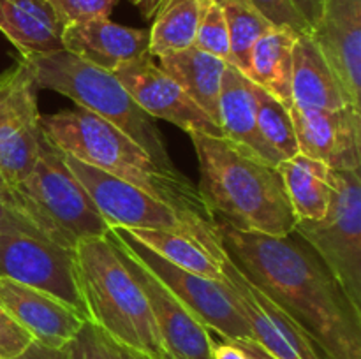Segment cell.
Instances as JSON below:
<instances>
[{"instance_id":"52a82bcc","label":"cell","mask_w":361,"mask_h":359,"mask_svg":"<svg viewBox=\"0 0 361 359\" xmlns=\"http://www.w3.org/2000/svg\"><path fill=\"white\" fill-rule=\"evenodd\" d=\"M335 192L321 220L296 222L295 232L317 253L353 305L361 310V176L334 171Z\"/></svg>"},{"instance_id":"ba28073f","label":"cell","mask_w":361,"mask_h":359,"mask_svg":"<svg viewBox=\"0 0 361 359\" xmlns=\"http://www.w3.org/2000/svg\"><path fill=\"white\" fill-rule=\"evenodd\" d=\"M63 153V151H62ZM63 160L94 201L109 229H159L192 236L207 248L217 234V224L192 222L164 201L101 169L63 153Z\"/></svg>"},{"instance_id":"e575fe53","label":"cell","mask_w":361,"mask_h":359,"mask_svg":"<svg viewBox=\"0 0 361 359\" xmlns=\"http://www.w3.org/2000/svg\"><path fill=\"white\" fill-rule=\"evenodd\" d=\"M14 359H74V355L69 347L53 348V347H46V345L39 344V341L34 340L30 341V345H28V347Z\"/></svg>"},{"instance_id":"484cf974","label":"cell","mask_w":361,"mask_h":359,"mask_svg":"<svg viewBox=\"0 0 361 359\" xmlns=\"http://www.w3.org/2000/svg\"><path fill=\"white\" fill-rule=\"evenodd\" d=\"M201 0H173L157 16L150 30L148 55L152 58L171 55L194 46L200 23Z\"/></svg>"},{"instance_id":"8fae6325","label":"cell","mask_w":361,"mask_h":359,"mask_svg":"<svg viewBox=\"0 0 361 359\" xmlns=\"http://www.w3.org/2000/svg\"><path fill=\"white\" fill-rule=\"evenodd\" d=\"M109 238L122 256L123 264L140 284L154 313L162 344L169 359H214L215 341L196 315L162 284L157 275L109 229Z\"/></svg>"},{"instance_id":"83f0119b","label":"cell","mask_w":361,"mask_h":359,"mask_svg":"<svg viewBox=\"0 0 361 359\" xmlns=\"http://www.w3.org/2000/svg\"><path fill=\"white\" fill-rule=\"evenodd\" d=\"M256 95V118L257 130L264 143L277 153L281 160L291 158L298 153L295 123H293L289 108L271 97L259 87L254 90Z\"/></svg>"},{"instance_id":"f35d334b","label":"cell","mask_w":361,"mask_h":359,"mask_svg":"<svg viewBox=\"0 0 361 359\" xmlns=\"http://www.w3.org/2000/svg\"><path fill=\"white\" fill-rule=\"evenodd\" d=\"M233 344L238 345V347L242 348V351L245 352L250 359H275L274 355L268 354V352L254 340H235Z\"/></svg>"},{"instance_id":"ac0fdd59","label":"cell","mask_w":361,"mask_h":359,"mask_svg":"<svg viewBox=\"0 0 361 359\" xmlns=\"http://www.w3.org/2000/svg\"><path fill=\"white\" fill-rule=\"evenodd\" d=\"M62 46L85 62L113 73L122 63L148 55L150 30L99 18L63 27Z\"/></svg>"},{"instance_id":"74e56055","label":"cell","mask_w":361,"mask_h":359,"mask_svg":"<svg viewBox=\"0 0 361 359\" xmlns=\"http://www.w3.org/2000/svg\"><path fill=\"white\" fill-rule=\"evenodd\" d=\"M214 359H250L238 345H235L233 341H221V344H215L214 347Z\"/></svg>"},{"instance_id":"603a6c76","label":"cell","mask_w":361,"mask_h":359,"mask_svg":"<svg viewBox=\"0 0 361 359\" xmlns=\"http://www.w3.org/2000/svg\"><path fill=\"white\" fill-rule=\"evenodd\" d=\"M277 168L296 220H321L335 192L334 169L302 153L286 158Z\"/></svg>"},{"instance_id":"30bf717a","label":"cell","mask_w":361,"mask_h":359,"mask_svg":"<svg viewBox=\"0 0 361 359\" xmlns=\"http://www.w3.org/2000/svg\"><path fill=\"white\" fill-rule=\"evenodd\" d=\"M111 231L129 245V248L157 275L159 280L200 319L208 331H215L228 341L254 340L249 322L224 278L214 280L175 266L141 245L127 229Z\"/></svg>"},{"instance_id":"836d02e7","label":"cell","mask_w":361,"mask_h":359,"mask_svg":"<svg viewBox=\"0 0 361 359\" xmlns=\"http://www.w3.org/2000/svg\"><path fill=\"white\" fill-rule=\"evenodd\" d=\"M30 341H34V338L0 308V359H14Z\"/></svg>"},{"instance_id":"e0dca14e","label":"cell","mask_w":361,"mask_h":359,"mask_svg":"<svg viewBox=\"0 0 361 359\" xmlns=\"http://www.w3.org/2000/svg\"><path fill=\"white\" fill-rule=\"evenodd\" d=\"M310 34L351 106L361 111V0H324L323 13Z\"/></svg>"},{"instance_id":"f546056e","label":"cell","mask_w":361,"mask_h":359,"mask_svg":"<svg viewBox=\"0 0 361 359\" xmlns=\"http://www.w3.org/2000/svg\"><path fill=\"white\" fill-rule=\"evenodd\" d=\"M194 46L231 63L228 25L219 0H201L200 23H197Z\"/></svg>"},{"instance_id":"ffe728a7","label":"cell","mask_w":361,"mask_h":359,"mask_svg":"<svg viewBox=\"0 0 361 359\" xmlns=\"http://www.w3.org/2000/svg\"><path fill=\"white\" fill-rule=\"evenodd\" d=\"M256 84L238 69L228 63L222 76L219 97V129L226 139L279 165L281 158L259 136L256 118Z\"/></svg>"},{"instance_id":"d4e9b609","label":"cell","mask_w":361,"mask_h":359,"mask_svg":"<svg viewBox=\"0 0 361 359\" xmlns=\"http://www.w3.org/2000/svg\"><path fill=\"white\" fill-rule=\"evenodd\" d=\"M129 232L141 245L150 248L168 263L201 275V277L222 280V271L217 259L192 236L182 234V232L159 231V229H134Z\"/></svg>"},{"instance_id":"d6a6232c","label":"cell","mask_w":361,"mask_h":359,"mask_svg":"<svg viewBox=\"0 0 361 359\" xmlns=\"http://www.w3.org/2000/svg\"><path fill=\"white\" fill-rule=\"evenodd\" d=\"M13 229L41 234L34 222L25 213L21 204L18 203L13 189H9L7 185H0V231H13Z\"/></svg>"},{"instance_id":"d590c367","label":"cell","mask_w":361,"mask_h":359,"mask_svg":"<svg viewBox=\"0 0 361 359\" xmlns=\"http://www.w3.org/2000/svg\"><path fill=\"white\" fill-rule=\"evenodd\" d=\"M291 2L296 7V11L302 14L303 20L309 23L310 30H312L317 21H319L321 13H323L324 0H291Z\"/></svg>"},{"instance_id":"8d00e7d4","label":"cell","mask_w":361,"mask_h":359,"mask_svg":"<svg viewBox=\"0 0 361 359\" xmlns=\"http://www.w3.org/2000/svg\"><path fill=\"white\" fill-rule=\"evenodd\" d=\"M129 2L140 11V14L145 20H154V18L157 16L169 2H173V0H129Z\"/></svg>"},{"instance_id":"5b68a950","label":"cell","mask_w":361,"mask_h":359,"mask_svg":"<svg viewBox=\"0 0 361 359\" xmlns=\"http://www.w3.org/2000/svg\"><path fill=\"white\" fill-rule=\"evenodd\" d=\"M30 70L35 87L53 90L115 125L140 144L159 165L178 171L166 148L155 118L137 106L123 84L108 70L85 62L80 56L60 51L21 58Z\"/></svg>"},{"instance_id":"4dcf8cb0","label":"cell","mask_w":361,"mask_h":359,"mask_svg":"<svg viewBox=\"0 0 361 359\" xmlns=\"http://www.w3.org/2000/svg\"><path fill=\"white\" fill-rule=\"evenodd\" d=\"M63 27L109 18L118 0H49Z\"/></svg>"},{"instance_id":"f1b7e54d","label":"cell","mask_w":361,"mask_h":359,"mask_svg":"<svg viewBox=\"0 0 361 359\" xmlns=\"http://www.w3.org/2000/svg\"><path fill=\"white\" fill-rule=\"evenodd\" d=\"M67 347L74 359H148L147 355L116 341L92 320L81 326L80 333Z\"/></svg>"},{"instance_id":"4316f807","label":"cell","mask_w":361,"mask_h":359,"mask_svg":"<svg viewBox=\"0 0 361 359\" xmlns=\"http://www.w3.org/2000/svg\"><path fill=\"white\" fill-rule=\"evenodd\" d=\"M226 16L231 49V65L243 74L249 67V56L254 44L274 25L254 7L250 0H219Z\"/></svg>"},{"instance_id":"6da1fadb","label":"cell","mask_w":361,"mask_h":359,"mask_svg":"<svg viewBox=\"0 0 361 359\" xmlns=\"http://www.w3.org/2000/svg\"><path fill=\"white\" fill-rule=\"evenodd\" d=\"M217 234L243 277L282 310L326 359H361V310L296 232L268 236L217 222Z\"/></svg>"},{"instance_id":"277c9868","label":"cell","mask_w":361,"mask_h":359,"mask_svg":"<svg viewBox=\"0 0 361 359\" xmlns=\"http://www.w3.org/2000/svg\"><path fill=\"white\" fill-rule=\"evenodd\" d=\"M76 257L92 322L148 359H169L147 298L109 234L81 241Z\"/></svg>"},{"instance_id":"7c38bea8","label":"cell","mask_w":361,"mask_h":359,"mask_svg":"<svg viewBox=\"0 0 361 359\" xmlns=\"http://www.w3.org/2000/svg\"><path fill=\"white\" fill-rule=\"evenodd\" d=\"M210 252L217 259L222 278L229 285L243 317L249 322L254 341L275 359H326L317 345L279 306L243 277L242 271L224 252L221 239L212 245Z\"/></svg>"},{"instance_id":"9c48e42d","label":"cell","mask_w":361,"mask_h":359,"mask_svg":"<svg viewBox=\"0 0 361 359\" xmlns=\"http://www.w3.org/2000/svg\"><path fill=\"white\" fill-rule=\"evenodd\" d=\"M0 278L48 292L90 320L81 291L76 250L42 234L16 229L0 231Z\"/></svg>"},{"instance_id":"2e32d148","label":"cell","mask_w":361,"mask_h":359,"mask_svg":"<svg viewBox=\"0 0 361 359\" xmlns=\"http://www.w3.org/2000/svg\"><path fill=\"white\" fill-rule=\"evenodd\" d=\"M0 308L46 347H67L80 333L87 317L62 299L0 278Z\"/></svg>"},{"instance_id":"8992f818","label":"cell","mask_w":361,"mask_h":359,"mask_svg":"<svg viewBox=\"0 0 361 359\" xmlns=\"http://www.w3.org/2000/svg\"><path fill=\"white\" fill-rule=\"evenodd\" d=\"M13 192L39 232L66 248L76 250L85 239L109 232V225L66 164L63 153L46 134L30 175Z\"/></svg>"},{"instance_id":"9a60e30c","label":"cell","mask_w":361,"mask_h":359,"mask_svg":"<svg viewBox=\"0 0 361 359\" xmlns=\"http://www.w3.org/2000/svg\"><path fill=\"white\" fill-rule=\"evenodd\" d=\"M295 123L298 153L323 162L334 171L360 169L361 111L353 106L341 109L289 108Z\"/></svg>"},{"instance_id":"cb8c5ba5","label":"cell","mask_w":361,"mask_h":359,"mask_svg":"<svg viewBox=\"0 0 361 359\" xmlns=\"http://www.w3.org/2000/svg\"><path fill=\"white\" fill-rule=\"evenodd\" d=\"M298 35L289 28L271 27L254 44L245 73L256 87L277 99L286 108L293 106V48Z\"/></svg>"},{"instance_id":"d6986e66","label":"cell","mask_w":361,"mask_h":359,"mask_svg":"<svg viewBox=\"0 0 361 359\" xmlns=\"http://www.w3.org/2000/svg\"><path fill=\"white\" fill-rule=\"evenodd\" d=\"M291 97L293 106L298 109H341L351 106L344 87L310 32L300 34L293 48Z\"/></svg>"},{"instance_id":"44dd1931","label":"cell","mask_w":361,"mask_h":359,"mask_svg":"<svg viewBox=\"0 0 361 359\" xmlns=\"http://www.w3.org/2000/svg\"><path fill=\"white\" fill-rule=\"evenodd\" d=\"M0 32L21 58L63 49V25L49 0H0Z\"/></svg>"},{"instance_id":"7a4b0ae2","label":"cell","mask_w":361,"mask_h":359,"mask_svg":"<svg viewBox=\"0 0 361 359\" xmlns=\"http://www.w3.org/2000/svg\"><path fill=\"white\" fill-rule=\"evenodd\" d=\"M200 190L215 222L245 232L289 236L296 217L279 168L224 136L190 134Z\"/></svg>"},{"instance_id":"5bb4252c","label":"cell","mask_w":361,"mask_h":359,"mask_svg":"<svg viewBox=\"0 0 361 359\" xmlns=\"http://www.w3.org/2000/svg\"><path fill=\"white\" fill-rule=\"evenodd\" d=\"M111 74L152 118L166 120L185 130L189 136L194 132L222 136L221 129L212 122L210 116L201 111L200 106L159 67V63L154 62L150 55L122 63Z\"/></svg>"},{"instance_id":"4fadbf2b","label":"cell","mask_w":361,"mask_h":359,"mask_svg":"<svg viewBox=\"0 0 361 359\" xmlns=\"http://www.w3.org/2000/svg\"><path fill=\"white\" fill-rule=\"evenodd\" d=\"M35 88L30 70L20 60L0 101V175L9 189L30 175L44 134Z\"/></svg>"},{"instance_id":"7402d4cb","label":"cell","mask_w":361,"mask_h":359,"mask_svg":"<svg viewBox=\"0 0 361 359\" xmlns=\"http://www.w3.org/2000/svg\"><path fill=\"white\" fill-rule=\"evenodd\" d=\"M228 62L190 46L159 58V67L173 77L187 95L219 127V97Z\"/></svg>"},{"instance_id":"1f68e13d","label":"cell","mask_w":361,"mask_h":359,"mask_svg":"<svg viewBox=\"0 0 361 359\" xmlns=\"http://www.w3.org/2000/svg\"><path fill=\"white\" fill-rule=\"evenodd\" d=\"M257 11L270 21L274 27L289 28L296 34H309L310 27L302 14L296 11L291 0H250Z\"/></svg>"},{"instance_id":"3957f363","label":"cell","mask_w":361,"mask_h":359,"mask_svg":"<svg viewBox=\"0 0 361 359\" xmlns=\"http://www.w3.org/2000/svg\"><path fill=\"white\" fill-rule=\"evenodd\" d=\"M41 127L63 153L129 182L192 222L217 224L197 187L180 171L159 165L129 136L85 108L41 115Z\"/></svg>"},{"instance_id":"ab89813d","label":"cell","mask_w":361,"mask_h":359,"mask_svg":"<svg viewBox=\"0 0 361 359\" xmlns=\"http://www.w3.org/2000/svg\"><path fill=\"white\" fill-rule=\"evenodd\" d=\"M9 76H11V69H9V70H6V73L0 74V88H2L4 84L7 83V80H9Z\"/></svg>"}]
</instances>
